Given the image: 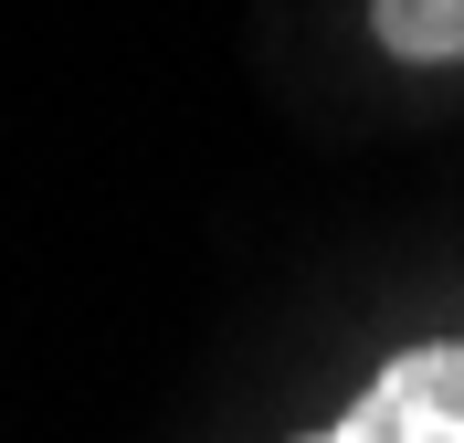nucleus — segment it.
<instances>
[{
  "label": "nucleus",
  "mask_w": 464,
  "mask_h": 443,
  "mask_svg": "<svg viewBox=\"0 0 464 443\" xmlns=\"http://www.w3.org/2000/svg\"><path fill=\"white\" fill-rule=\"evenodd\" d=\"M306 443H464V349H401Z\"/></svg>",
  "instance_id": "1"
},
{
  "label": "nucleus",
  "mask_w": 464,
  "mask_h": 443,
  "mask_svg": "<svg viewBox=\"0 0 464 443\" xmlns=\"http://www.w3.org/2000/svg\"><path fill=\"white\" fill-rule=\"evenodd\" d=\"M370 22L401 63H454L464 53V0H370Z\"/></svg>",
  "instance_id": "2"
}]
</instances>
